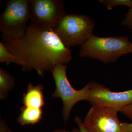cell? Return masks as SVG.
<instances>
[{
  "instance_id": "6da1fadb",
  "label": "cell",
  "mask_w": 132,
  "mask_h": 132,
  "mask_svg": "<svg viewBox=\"0 0 132 132\" xmlns=\"http://www.w3.org/2000/svg\"><path fill=\"white\" fill-rule=\"evenodd\" d=\"M8 50L19 61L22 70H35L39 75L51 72L59 64L72 59L71 50L63 44L52 29L29 25L26 34L20 38L3 37Z\"/></svg>"
},
{
  "instance_id": "7a4b0ae2",
  "label": "cell",
  "mask_w": 132,
  "mask_h": 132,
  "mask_svg": "<svg viewBox=\"0 0 132 132\" xmlns=\"http://www.w3.org/2000/svg\"><path fill=\"white\" fill-rule=\"evenodd\" d=\"M128 36L100 37L93 35L81 46V57L97 60L104 64L113 63L121 56L131 53Z\"/></svg>"
},
{
  "instance_id": "3957f363",
  "label": "cell",
  "mask_w": 132,
  "mask_h": 132,
  "mask_svg": "<svg viewBox=\"0 0 132 132\" xmlns=\"http://www.w3.org/2000/svg\"><path fill=\"white\" fill-rule=\"evenodd\" d=\"M95 22L86 15L66 14L52 28L66 47L80 46L93 35Z\"/></svg>"
},
{
  "instance_id": "277c9868",
  "label": "cell",
  "mask_w": 132,
  "mask_h": 132,
  "mask_svg": "<svg viewBox=\"0 0 132 132\" xmlns=\"http://www.w3.org/2000/svg\"><path fill=\"white\" fill-rule=\"evenodd\" d=\"M66 64H59L52 72L55 85V89L52 95L54 98L61 99L63 104L62 114L65 123H67L74 106L81 101H87L91 81L80 90L75 89L71 86L67 76Z\"/></svg>"
},
{
  "instance_id": "5b68a950",
  "label": "cell",
  "mask_w": 132,
  "mask_h": 132,
  "mask_svg": "<svg viewBox=\"0 0 132 132\" xmlns=\"http://www.w3.org/2000/svg\"><path fill=\"white\" fill-rule=\"evenodd\" d=\"M30 0H10L0 15V32L2 37L20 38L26 34L30 19Z\"/></svg>"
},
{
  "instance_id": "8992f818",
  "label": "cell",
  "mask_w": 132,
  "mask_h": 132,
  "mask_svg": "<svg viewBox=\"0 0 132 132\" xmlns=\"http://www.w3.org/2000/svg\"><path fill=\"white\" fill-rule=\"evenodd\" d=\"M28 8L30 24L41 28L52 29L66 14L61 0H30Z\"/></svg>"
},
{
  "instance_id": "52a82bcc",
  "label": "cell",
  "mask_w": 132,
  "mask_h": 132,
  "mask_svg": "<svg viewBox=\"0 0 132 132\" xmlns=\"http://www.w3.org/2000/svg\"><path fill=\"white\" fill-rule=\"evenodd\" d=\"M114 109L92 106L83 123L91 132H127Z\"/></svg>"
},
{
  "instance_id": "ba28073f",
  "label": "cell",
  "mask_w": 132,
  "mask_h": 132,
  "mask_svg": "<svg viewBox=\"0 0 132 132\" xmlns=\"http://www.w3.org/2000/svg\"><path fill=\"white\" fill-rule=\"evenodd\" d=\"M87 101L92 106L116 109L132 104V89L113 92L104 85L93 81Z\"/></svg>"
},
{
  "instance_id": "9c48e42d",
  "label": "cell",
  "mask_w": 132,
  "mask_h": 132,
  "mask_svg": "<svg viewBox=\"0 0 132 132\" xmlns=\"http://www.w3.org/2000/svg\"><path fill=\"white\" fill-rule=\"evenodd\" d=\"M43 88L42 84L35 86L32 83L29 84L23 96V107L42 109L45 104Z\"/></svg>"
},
{
  "instance_id": "30bf717a",
  "label": "cell",
  "mask_w": 132,
  "mask_h": 132,
  "mask_svg": "<svg viewBox=\"0 0 132 132\" xmlns=\"http://www.w3.org/2000/svg\"><path fill=\"white\" fill-rule=\"evenodd\" d=\"M42 109L22 107L18 121L22 125H33L38 123L42 119Z\"/></svg>"
},
{
  "instance_id": "8fae6325",
  "label": "cell",
  "mask_w": 132,
  "mask_h": 132,
  "mask_svg": "<svg viewBox=\"0 0 132 132\" xmlns=\"http://www.w3.org/2000/svg\"><path fill=\"white\" fill-rule=\"evenodd\" d=\"M14 77L2 68H0V99L3 100L14 87Z\"/></svg>"
},
{
  "instance_id": "7c38bea8",
  "label": "cell",
  "mask_w": 132,
  "mask_h": 132,
  "mask_svg": "<svg viewBox=\"0 0 132 132\" xmlns=\"http://www.w3.org/2000/svg\"><path fill=\"white\" fill-rule=\"evenodd\" d=\"M0 62H5L7 65L11 63L20 65L19 61L8 50L2 42H0Z\"/></svg>"
},
{
  "instance_id": "4fadbf2b",
  "label": "cell",
  "mask_w": 132,
  "mask_h": 132,
  "mask_svg": "<svg viewBox=\"0 0 132 132\" xmlns=\"http://www.w3.org/2000/svg\"><path fill=\"white\" fill-rule=\"evenodd\" d=\"M99 2L102 3L109 10H111L114 7L119 6L132 7V0H100Z\"/></svg>"
},
{
  "instance_id": "5bb4252c",
  "label": "cell",
  "mask_w": 132,
  "mask_h": 132,
  "mask_svg": "<svg viewBox=\"0 0 132 132\" xmlns=\"http://www.w3.org/2000/svg\"><path fill=\"white\" fill-rule=\"evenodd\" d=\"M122 25L126 26L128 28L132 29V7L130 8L129 11L126 14L125 19L122 22Z\"/></svg>"
},
{
  "instance_id": "9a60e30c",
  "label": "cell",
  "mask_w": 132,
  "mask_h": 132,
  "mask_svg": "<svg viewBox=\"0 0 132 132\" xmlns=\"http://www.w3.org/2000/svg\"><path fill=\"white\" fill-rule=\"evenodd\" d=\"M119 112H120L132 121V104L121 108Z\"/></svg>"
},
{
  "instance_id": "2e32d148",
  "label": "cell",
  "mask_w": 132,
  "mask_h": 132,
  "mask_svg": "<svg viewBox=\"0 0 132 132\" xmlns=\"http://www.w3.org/2000/svg\"><path fill=\"white\" fill-rule=\"evenodd\" d=\"M74 120L79 127V129L80 132H91L85 126L83 121L80 117H76Z\"/></svg>"
},
{
  "instance_id": "e0dca14e",
  "label": "cell",
  "mask_w": 132,
  "mask_h": 132,
  "mask_svg": "<svg viewBox=\"0 0 132 132\" xmlns=\"http://www.w3.org/2000/svg\"><path fill=\"white\" fill-rule=\"evenodd\" d=\"M0 132H14L10 129L6 123L1 118L0 120Z\"/></svg>"
},
{
  "instance_id": "ac0fdd59",
  "label": "cell",
  "mask_w": 132,
  "mask_h": 132,
  "mask_svg": "<svg viewBox=\"0 0 132 132\" xmlns=\"http://www.w3.org/2000/svg\"><path fill=\"white\" fill-rule=\"evenodd\" d=\"M127 132H132V123H127L123 122Z\"/></svg>"
},
{
  "instance_id": "d6986e66",
  "label": "cell",
  "mask_w": 132,
  "mask_h": 132,
  "mask_svg": "<svg viewBox=\"0 0 132 132\" xmlns=\"http://www.w3.org/2000/svg\"><path fill=\"white\" fill-rule=\"evenodd\" d=\"M51 132H72L71 131H67L65 130H62V129H58L54 130Z\"/></svg>"
},
{
  "instance_id": "ffe728a7",
  "label": "cell",
  "mask_w": 132,
  "mask_h": 132,
  "mask_svg": "<svg viewBox=\"0 0 132 132\" xmlns=\"http://www.w3.org/2000/svg\"><path fill=\"white\" fill-rule=\"evenodd\" d=\"M71 131H72V132H80L79 130L77 128H74V129L72 130Z\"/></svg>"
},
{
  "instance_id": "44dd1931",
  "label": "cell",
  "mask_w": 132,
  "mask_h": 132,
  "mask_svg": "<svg viewBox=\"0 0 132 132\" xmlns=\"http://www.w3.org/2000/svg\"><path fill=\"white\" fill-rule=\"evenodd\" d=\"M130 49H131V53H132V43H130Z\"/></svg>"
},
{
  "instance_id": "7402d4cb",
  "label": "cell",
  "mask_w": 132,
  "mask_h": 132,
  "mask_svg": "<svg viewBox=\"0 0 132 132\" xmlns=\"http://www.w3.org/2000/svg\"><path fill=\"white\" fill-rule=\"evenodd\" d=\"M131 30H132V29H131Z\"/></svg>"
}]
</instances>
